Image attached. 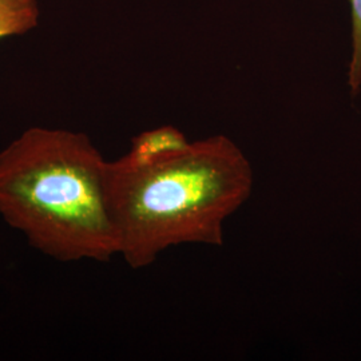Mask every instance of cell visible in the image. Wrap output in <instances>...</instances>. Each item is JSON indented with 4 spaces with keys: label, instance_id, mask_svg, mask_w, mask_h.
Here are the masks:
<instances>
[{
    "label": "cell",
    "instance_id": "1",
    "mask_svg": "<svg viewBox=\"0 0 361 361\" xmlns=\"http://www.w3.org/2000/svg\"><path fill=\"white\" fill-rule=\"evenodd\" d=\"M253 169L225 135L158 159L107 162L106 194L119 256L133 269L182 244H224V225L249 200Z\"/></svg>",
    "mask_w": 361,
    "mask_h": 361
},
{
    "label": "cell",
    "instance_id": "2",
    "mask_svg": "<svg viewBox=\"0 0 361 361\" xmlns=\"http://www.w3.org/2000/svg\"><path fill=\"white\" fill-rule=\"evenodd\" d=\"M107 162L82 131L32 126L0 149V219L59 262L119 256Z\"/></svg>",
    "mask_w": 361,
    "mask_h": 361
},
{
    "label": "cell",
    "instance_id": "3",
    "mask_svg": "<svg viewBox=\"0 0 361 361\" xmlns=\"http://www.w3.org/2000/svg\"><path fill=\"white\" fill-rule=\"evenodd\" d=\"M38 0H0V39L25 35L39 25Z\"/></svg>",
    "mask_w": 361,
    "mask_h": 361
},
{
    "label": "cell",
    "instance_id": "4",
    "mask_svg": "<svg viewBox=\"0 0 361 361\" xmlns=\"http://www.w3.org/2000/svg\"><path fill=\"white\" fill-rule=\"evenodd\" d=\"M352 7V59L348 82L352 95L356 97L361 87V0H349Z\"/></svg>",
    "mask_w": 361,
    "mask_h": 361
}]
</instances>
